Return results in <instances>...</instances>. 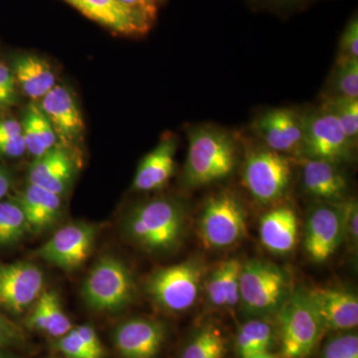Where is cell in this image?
<instances>
[{
  "label": "cell",
  "instance_id": "obj_1",
  "mask_svg": "<svg viewBox=\"0 0 358 358\" xmlns=\"http://www.w3.org/2000/svg\"><path fill=\"white\" fill-rule=\"evenodd\" d=\"M185 205L173 197H157L136 204L122 220V231L131 243L152 254L178 248L186 229Z\"/></svg>",
  "mask_w": 358,
  "mask_h": 358
},
{
  "label": "cell",
  "instance_id": "obj_2",
  "mask_svg": "<svg viewBox=\"0 0 358 358\" xmlns=\"http://www.w3.org/2000/svg\"><path fill=\"white\" fill-rule=\"evenodd\" d=\"M237 155L234 138L224 129L213 126L190 129L183 186L192 189L228 178L236 166Z\"/></svg>",
  "mask_w": 358,
  "mask_h": 358
},
{
  "label": "cell",
  "instance_id": "obj_3",
  "mask_svg": "<svg viewBox=\"0 0 358 358\" xmlns=\"http://www.w3.org/2000/svg\"><path fill=\"white\" fill-rule=\"evenodd\" d=\"M292 293L291 280L284 268L260 259L243 263L239 305L244 315L270 319L277 315Z\"/></svg>",
  "mask_w": 358,
  "mask_h": 358
},
{
  "label": "cell",
  "instance_id": "obj_4",
  "mask_svg": "<svg viewBox=\"0 0 358 358\" xmlns=\"http://www.w3.org/2000/svg\"><path fill=\"white\" fill-rule=\"evenodd\" d=\"M279 358H310L326 334L308 291L294 289L277 313Z\"/></svg>",
  "mask_w": 358,
  "mask_h": 358
},
{
  "label": "cell",
  "instance_id": "obj_5",
  "mask_svg": "<svg viewBox=\"0 0 358 358\" xmlns=\"http://www.w3.org/2000/svg\"><path fill=\"white\" fill-rule=\"evenodd\" d=\"M205 267L197 258L157 268L145 289L157 307L169 313L187 312L199 300L204 285Z\"/></svg>",
  "mask_w": 358,
  "mask_h": 358
},
{
  "label": "cell",
  "instance_id": "obj_6",
  "mask_svg": "<svg viewBox=\"0 0 358 358\" xmlns=\"http://www.w3.org/2000/svg\"><path fill=\"white\" fill-rule=\"evenodd\" d=\"M82 298L92 310L117 313L131 305L136 294L133 273L122 260L103 256L85 278Z\"/></svg>",
  "mask_w": 358,
  "mask_h": 358
},
{
  "label": "cell",
  "instance_id": "obj_7",
  "mask_svg": "<svg viewBox=\"0 0 358 358\" xmlns=\"http://www.w3.org/2000/svg\"><path fill=\"white\" fill-rule=\"evenodd\" d=\"M246 232V211L235 193L224 190L207 200L199 220V238L206 248H230Z\"/></svg>",
  "mask_w": 358,
  "mask_h": 358
},
{
  "label": "cell",
  "instance_id": "obj_8",
  "mask_svg": "<svg viewBox=\"0 0 358 358\" xmlns=\"http://www.w3.org/2000/svg\"><path fill=\"white\" fill-rule=\"evenodd\" d=\"M303 134L301 157L343 164L352 159L355 141L326 106L303 115Z\"/></svg>",
  "mask_w": 358,
  "mask_h": 358
},
{
  "label": "cell",
  "instance_id": "obj_9",
  "mask_svg": "<svg viewBox=\"0 0 358 358\" xmlns=\"http://www.w3.org/2000/svg\"><path fill=\"white\" fill-rule=\"evenodd\" d=\"M292 178V164L285 155L270 148L254 150L247 157L243 183L259 203H274L288 189Z\"/></svg>",
  "mask_w": 358,
  "mask_h": 358
},
{
  "label": "cell",
  "instance_id": "obj_10",
  "mask_svg": "<svg viewBox=\"0 0 358 358\" xmlns=\"http://www.w3.org/2000/svg\"><path fill=\"white\" fill-rule=\"evenodd\" d=\"M98 232L94 224H68L37 250L36 257L54 267L73 272L81 268L93 253Z\"/></svg>",
  "mask_w": 358,
  "mask_h": 358
},
{
  "label": "cell",
  "instance_id": "obj_11",
  "mask_svg": "<svg viewBox=\"0 0 358 358\" xmlns=\"http://www.w3.org/2000/svg\"><path fill=\"white\" fill-rule=\"evenodd\" d=\"M345 203L322 202L308 214L303 247L313 262H326L345 240Z\"/></svg>",
  "mask_w": 358,
  "mask_h": 358
},
{
  "label": "cell",
  "instance_id": "obj_12",
  "mask_svg": "<svg viewBox=\"0 0 358 358\" xmlns=\"http://www.w3.org/2000/svg\"><path fill=\"white\" fill-rule=\"evenodd\" d=\"M43 270L30 262L0 265V308L20 315L32 307L44 291Z\"/></svg>",
  "mask_w": 358,
  "mask_h": 358
},
{
  "label": "cell",
  "instance_id": "obj_13",
  "mask_svg": "<svg viewBox=\"0 0 358 358\" xmlns=\"http://www.w3.org/2000/svg\"><path fill=\"white\" fill-rule=\"evenodd\" d=\"M38 106L55 131L59 145L73 152L85 131L83 115L74 94L68 87L56 85Z\"/></svg>",
  "mask_w": 358,
  "mask_h": 358
},
{
  "label": "cell",
  "instance_id": "obj_14",
  "mask_svg": "<svg viewBox=\"0 0 358 358\" xmlns=\"http://www.w3.org/2000/svg\"><path fill=\"white\" fill-rule=\"evenodd\" d=\"M166 336L164 322L150 317H133L115 327L114 345L122 358H157Z\"/></svg>",
  "mask_w": 358,
  "mask_h": 358
},
{
  "label": "cell",
  "instance_id": "obj_15",
  "mask_svg": "<svg viewBox=\"0 0 358 358\" xmlns=\"http://www.w3.org/2000/svg\"><path fill=\"white\" fill-rule=\"evenodd\" d=\"M257 134L268 148L282 155H301L303 115L287 108L267 110L254 124Z\"/></svg>",
  "mask_w": 358,
  "mask_h": 358
},
{
  "label": "cell",
  "instance_id": "obj_16",
  "mask_svg": "<svg viewBox=\"0 0 358 358\" xmlns=\"http://www.w3.org/2000/svg\"><path fill=\"white\" fill-rule=\"evenodd\" d=\"M326 333H346L357 329V294L341 288H315L308 291Z\"/></svg>",
  "mask_w": 358,
  "mask_h": 358
},
{
  "label": "cell",
  "instance_id": "obj_17",
  "mask_svg": "<svg viewBox=\"0 0 358 358\" xmlns=\"http://www.w3.org/2000/svg\"><path fill=\"white\" fill-rule=\"evenodd\" d=\"M77 171L74 152L57 145L36 157L28 169V183L38 185L64 196L69 192Z\"/></svg>",
  "mask_w": 358,
  "mask_h": 358
},
{
  "label": "cell",
  "instance_id": "obj_18",
  "mask_svg": "<svg viewBox=\"0 0 358 358\" xmlns=\"http://www.w3.org/2000/svg\"><path fill=\"white\" fill-rule=\"evenodd\" d=\"M90 20L124 36H141L150 24L120 0H66Z\"/></svg>",
  "mask_w": 358,
  "mask_h": 358
},
{
  "label": "cell",
  "instance_id": "obj_19",
  "mask_svg": "<svg viewBox=\"0 0 358 358\" xmlns=\"http://www.w3.org/2000/svg\"><path fill=\"white\" fill-rule=\"evenodd\" d=\"M338 166L324 160L303 159L301 182L306 193L327 203L345 201L348 192V179Z\"/></svg>",
  "mask_w": 358,
  "mask_h": 358
},
{
  "label": "cell",
  "instance_id": "obj_20",
  "mask_svg": "<svg viewBox=\"0 0 358 358\" xmlns=\"http://www.w3.org/2000/svg\"><path fill=\"white\" fill-rule=\"evenodd\" d=\"M14 199L20 204L32 234L50 230L63 214V197L38 185L27 183Z\"/></svg>",
  "mask_w": 358,
  "mask_h": 358
},
{
  "label": "cell",
  "instance_id": "obj_21",
  "mask_svg": "<svg viewBox=\"0 0 358 358\" xmlns=\"http://www.w3.org/2000/svg\"><path fill=\"white\" fill-rule=\"evenodd\" d=\"M176 141L169 136L141 160L133 181V189L148 192L159 189L173 176Z\"/></svg>",
  "mask_w": 358,
  "mask_h": 358
},
{
  "label": "cell",
  "instance_id": "obj_22",
  "mask_svg": "<svg viewBox=\"0 0 358 358\" xmlns=\"http://www.w3.org/2000/svg\"><path fill=\"white\" fill-rule=\"evenodd\" d=\"M261 241L266 249L285 255L293 251L298 240L299 221L289 206H279L264 214L259 227Z\"/></svg>",
  "mask_w": 358,
  "mask_h": 358
},
{
  "label": "cell",
  "instance_id": "obj_23",
  "mask_svg": "<svg viewBox=\"0 0 358 358\" xmlns=\"http://www.w3.org/2000/svg\"><path fill=\"white\" fill-rule=\"evenodd\" d=\"M242 266L239 259H228L205 277V294L210 307L231 310L239 305Z\"/></svg>",
  "mask_w": 358,
  "mask_h": 358
},
{
  "label": "cell",
  "instance_id": "obj_24",
  "mask_svg": "<svg viewBox=\"0 0 358 358\" xmlns=\"http://www.w3.org/2000/svg\"><path fill=\"white\" fill-rule=\"evenodd\" d=\"M13 72L21 91L34 102H40L56 86L51 65L35 54L17 56L13 62Z\"/></svg>",
  "mask_w": 358,
  "mask_h": 358
},
{
  "label": "cell",
  "instance_id": "obj_25",
  "mask_svg": "<svg viewBox=\"0 0 358 358\" xmlns=\"http://www.w3.org/2000/svg\"><path fill=\"white\" fill-rule=\"evenodd\" d=\"M25 326L55 338H61L73 329L60 296L54 289L42 292L26 317Z\"/></svg>",
  "mask_w": 358,
  "mask_h": 358
},
{
  "label": "cell",
  "instance_id": "obj_26",
  "mask_svg": "<svg viewBox=\"0 0 358 358\" xmlns=\"http://www.w3.org/2000/svg\"><path fill=\"white\" fill-rule=\"evenodd\" d=\"M228 352L229 341L223 329L206 322L190 334L179 358H226Z\"/></svg>",
  "mask_w": 358,
  "mask_h": 358
},
{
  "label": "cell",
  "instance_id": "obj_27",
  "mask_svg": "<svg viewBox=\"0 0 358 358\" xmlns=\"http://www.w3.org/2000/svg\"><path fill=\"white\" fill-rule=\"evenodd\" d=\"M21 127L26 152L34 159L59 145L55 131L37 103L28 106Z\"/></svg>",
  "mask_w": 358,
  "mask_h": 358
},
{
  "label": "cell",
  "instance_id": "obj_28",
  "mask_svg": "<svg viewBox=\"0 0 358 358\" xmlns=\"http://www.w3.org/2000/svg\"><path fill=\"white\" fill-rule=\"evenodd\" d=\"M275 343V327L267 319H250L238 331L236 345L241 358L271 352Z\"/></svg>",
  "mask_w": 358,
  "mask_h": 358
},
{
  "label": "cell",
  "instance_id": "obj_29",
  "mask_svg": "<svg viewBox=\"0 0 358 358\" xmlns=\"http://www.w3.org/2000/svg\"><path fill=\"white\" fill-rule=\"evenodd\" d=\"M30 232L20 204L13 199L0 201V247L13 246Z\"/></svg>",
  "mask_w": 358,
  "mask_h": 358
},
{
  "label": "cell",
  "instance_id": "obj_30",
  "mask_svg": "<svg viewBox=\"0 0 358 358\" xmlns=\"http://www.w3.org/2000/svg\"><path fill=\"white\" fill-rule=\"evenodd\" d=\"M331 87V96L358 99V59L338 58Z\"/></svg>",
  "mask_w": 358,
  "mask_h": 358
},
{
  "label": "cell",
  "instance_id": "obj_31",
  "mask_svg": "<svg viewBox=\"0 0 358 358\" xmlns=\"http://www.w3.org/2000/svg\"><path fill=\"white\" fill-rule=\"evenodd\" d=\"M324 105L336 115L346 136L355 143L358 136V99L331 96Z\"/></svg>",
  "mask_w": 358,
  "mask_h": 358
},
{
  "label": "cell",
  "instance_id": "obj_32",
  "mask_svg": "<svg viewBox=\"0 0 358 358\" xmlns=\"http://www.w3.org/2000/svg\"><path fill=\"white\" fill-rule=\"evenodd\" d=\"M320 358H358V336L353 331L336 334L327 341Z\"/></svg>",
  "mask_w": 358,
  "mask_h": 358
},
{
  "label": "cell",
  "instance_id": "obj_33",
  "mask_svg": "<svg viewBox=\"0 0 358 358\" xmlns=\"http://www.w3.org/2000/svg\"><path fill=\"white\" fill-rule=\"evenodd\" d=\"M54 345L59 352L67 358H95L78 336L74 327L69 333L56 338Z\"/></svg>",
  "mask_w": 358,
  "mask_h": 358
},
{
  "label": "cell",
  "instance_id": "obj_34",
  "mask_svg": "<svg viewBox=\"0 0 358 358\" xmlns=\"http://www.w3.org/2000/svg\"><path fill=\"white\" fill-rule=\"evenodd\" d=\"M17 89L13 69L0 62V112L15 105L17 102Z\"/></svg>",
  "mask_w": 358,
  "mask_h": 358
},
{
  "label": "cell",
  "instance_id": "obj_35",
  "mask_svg": "<svg viewBox=\"0 0 358 358\" xmlns=\"http://www.w3.org/2000/svg\"><path fill=\"white\" fill-rule=\"evenodd\" d=\"M339 59H358V21L353 17L341 35Z\"/></svg>",
  "mask_w": 358,
  "mask_h": 358
},
{
  "label": "cell",
  "instance_id": "obj_36",
  "mask_svg": "<svg viewBox=\"0 0 358 358\" xmlns=\"http://www.w3.org/2000/svg\"><path fill=\"white\" fill-rule=\"evenodd\" d=\"M25 343L24 334L20 327L0 313V348H15Z\"/></svg>",
  "mask_w": 358,
  "mask_h": 358
},
{
  "label": "cell",
  "instance_id": "obj_37",
  "mask_svg": "<svg viewBox=\"0 0 358 358\" xmlns=\"http://www.w3.org/2000/svg\"><path fill=\"white\" fill-rule=\"evenodd\" d=\"M74 329L94 357H105V348H103L102 341L93 327L90 324H80V326L74 327Z\"/></svg>",
  "mask_w": 358,
  "mask_h": 358
},
{
  "label": "cell",
  "instance_id": "obj_38",
  "mask_svg": "<svg viewBox=\"0 0 358 358\" xmlns=\"http://www.w3.org/2000/svg\"><path fill=\"white\" fill-rule=\"evenodd\" d=\"M345 239L352 246H357L358 241V207L357 201H345Z\"/></svg>",
  "mask_w": 358,
  "mask_h": 358
},
{
  "label": "cell",
  "instance_id": "obj_39",
  "mask_svg": "<svg viewBox=\"0 0 358 358\" xmlns=\"http://www.w3.org/2000/svg\"><path fill=\"white\" fill-rule=\"evenodd\" d=\"M26 152L24 138L22 134L20 136H13V138L0 140V155L1 157H22Z\"/></svg>",
  "mask_w": 358,
  "mask_h": 358
},
{
  "label": "cell",
  "instance_id": "obj_40",
  "mask_svg": "<svg viewBox=\"0 0 358 358\" xmlns=\"http://www.w3.org/2000/svg\"><path fill=\"white\" fill-rule=\"evenodd\" d=\"M22 134L21 122L16 120L9 119L0 121V140L13 138Z\"/></svg>",
  "mask_w": 358,
  "mask_h": 358
},
{
  "label": "cell",
  "instance_id": "obj_41",
  "mask_svg": "<svg viewBox=\"0 0 358 358\" xmlns=\"http://www.w3.org/2000/svg\"><path fill=\"white\" fill-rule=\"evenodd\" d=\"M11 185L13 182H11L10 176L6 169L0 166V201L6 196L7 193L10 190Z\"/></svg>",
  "mask_w": 358,
  "mask_h": 358
},
{
  "label": "cell",
  "instance_id": "obj_42",
  "mask_svg": "<svg viewBox=\"0 0 358 358\" xmlns=\"http://www.w3.org/2000/svg\"><path fill=\"white\" fill-rule=\"evenodd\" d=\"M245 358H279L278 355H274L272 352H264L259 353V355H251V357H247Z\"/></svg>",
  "mask_w": 358,
  "mask_h": 358
},
{
  "label": "cell",
  "instance_id": "obj_43",
  "mask_svg": "<svg viewBox=\"0 0 358 358\" xmlns=\"http://www.w3.org/2000/svg\"><path fill=\"white\" fill-rule=\"evenodd\" d=\"M2 348H0V358H13L10 357V355H7V353L2 352Z\"/></svg>",
  "mask_w": 358,
  "mask_h": 358
}]
</instances>
